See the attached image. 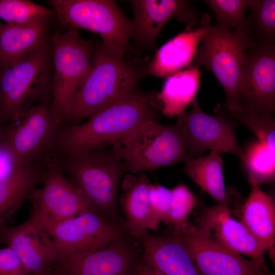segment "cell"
I'll return each instance as SVG.
<instances>
[{
	"label": "cell",
	"instance_id": "cell-1",
	"mask_svg": "<svg viewBox=\"0 0 275 275\" xmlns=\"http://www.w3.org/2000/svg\"><path fill=\"white\" fill-rule=\"evenodd\" d=\"M154 92L135 91L95 114L82 123L61 130L52 154H72L112 146L145 121L154 118Z\"/></svg>",
	"mask_w": 275,
	"mask_h": 275
},
{
	"label": "cell",
	"instance_id": "cell-2",
	"mask_svg": "<svg viewBox=\"0 0 275 275\" xmlns=\"http://www.w3.org/2000/svg\"><path fill=\"white\" fill-rule=\"evenodd\" d=\"M50 158L69 180L90 211L118 222V194L125 165L112 150L100 149Z\"/></svg>",
	"mask_w": 275,
	"mask_h": 275
},
{
	"label": "cell",
	"instance_id": "cell-3",
	"mask_svg": "<svg viewBox=\"0 0 275 275\" xmlns=\"http://www.w3.org/2000/svg\"><path fill=\"white\" fill-rule=\"evenodd\" d=\"M92 64L73 98L68 125L79 124L136 91L143 72L102 41L94 46Z\"/></svg>",
	"mask_w": 275,
	"mask_h": 275
},
{
	"label": "cell",
	"instance_id": "cell-4",
	"mask_svg": "<svg viewBox=\"0 0 275 275\" xmlns=\"http://www.w3.org/2000/svg\"><path fill=\"white\" fill-rule=\"evenodd\" d=\"M52 61L49 43L14 65L0 67V119L16 122L32 107L51 101Z\"/></svg>",
	"mask_w": 275,
	"mask_h": 275
},
{
	"label": "cell",
	"instance_id": "cell-5",
	"mask_svg": "<svg viewBox=\"0 0 275 275\" xmlns=\"http://www.w3.org/2000/svg\"><path fill=\"white\" fill-rule=\"evenodd\" d=\"M126 172L136 174L184 161L188 158L185 136L176 124L163 125L149 119L115 143L111 148Z\"/></svg>",
	"mask_w": 275,
	"mask_h": 275
},
{
	"label": "cell",
	"instance_id": "cell-6",
	"mask_svg": "<svg viewBox=\"0 0 275 275\" xmlns=\"http://www.w3.org/2000/svg\"><path fill=\"white\" fill-rule=\"evenodd\" d=\"M52 61L51 110L62 127L68 125L71 107L77 90L92 69L94 44L78 30L54 32L50 37Z\"/></svg>",
	"mask_w": 275,
	"mask_h": 275
},
{
	"label": "cell",
	"instance_id": "cell-7",
	"mask_svg": "<svg viewBox=\"0 0 275 275\" xmlns=\"http://www.w3.org/2000/svg\"><path fill=\"white\" fill-rule=\"evenodd\" d=\"M59 23L67 30L84 29L99 35L115 52L130 48L132 21L111 0H49Z\"/></svg>",
	"mask_w": 275,
	"mask_h": 275
},
{
	"label": "cell",
	"instance_id": "cell-8",
	"mask_svg": "<svg viewBox=\"0 0 275 275\" xmlns=\"http://www.w3.org/2000/svg\"><path fill=\"white\" fill-rule=\"evenodd\" d=\"M198 47L191 66H204L212 72L226 95L222 104L229 111H241L239 95L243 57L252 43L246 35L209 25Z\"/></svg>",
	"mask_w": 275,
	"mask_h": 275
},
{
	"label": "cell",
	"instance_id": "cell-9",
	"mask_svg": "<svg viewBox=\"0 0 275 275\" xmlns=\"http://www.w3.org/2000/svg\"><path fill=\"white\" fill-rule=\"evenodd\" d=\"M51 101L39 103L19 121L3 128L1 146L8 153L14 171L46 161L52 154L63 128L56 121Z\"/></svg>",
	"mask_w": 275,
	"mask_h": 275
},
{
	"label": "cell",
	"instance_id": "cell-10",
	"mask_svg": "<svg viewBox=\"0 0 275 275\" xmlns=\"http://www.w3.org/2000/svg\"><path fill=\"white\" fill-rule=\"evenodd\" d=\"M215 112V115L206 114L196 99L191 104V108L179 116L176 124L185 136L187 159L198 157L210 150L219 154H233L243 162L244 152L237 140L234 122L220 104L216 105Z\"/></svg>",
	"mask_w": 275,
	"mask_h": 275
},
{
	"label": "cell",
	"instance_id": "cell-11",
	"mask_svg": "<svg viewBox=\"0 0 275 275\" xmlns=\"http://www.w3.org/2000/svg\"><path fill=\"white\" fill-rule=\"evenodd\" d=\"M170 233L184 244L200 275H273L264 258L248 259L204 235L191 224Z\"/></svg>",
	"mask_w": 275,
	"mask_h": 275
},
{
	"label": "cell",
	"instance_id": "cell-12",
	"mask_svg": "<svg viewBox=\"0 0 275 275\" xmlns=\"http://www.w3.org/2000/svg\"><path fill=\"white\" fill-rule=\"evenodd\" d=\"M42 186L30 198L31 214L49 232L58 224L90 211L77 190L56 162H45Z\"/></svg>",
	"mask_w": 275,
	"mask_h": 275
},
{
	"label": "cell",
	"instance_id": "cell-13",
	"mask_svg": "<svg viewBox=\"0 0 275 275\" xmlns=\"http://www.w3.org/2000/svg\"><path fill=\"white\" fill-rule=\"evenodd\" d=\"M49 233L58 261L102 248L124 234L118 222L91 211L58 224Z\"/></svg>",
	"mask_w": 275,
	"mask_h": 275
},
{
	"label": "cell",
	"instance_id": "cell-14",
	"mask_svg": "<svg viewBox=\"0 0 275 275\" xmlns=\"http://www.w3.org/2000/svg\"><path fill=\"white\" fill-rule=\"evenodd\" d=\"M241 109L273 116L275 43H251L245 49L239 95Z\"/></svg>",
	"mask_w": 275,
	"mask_h": 275
},
{
	"label": "cell",
	"instance_id": "cell-15",
	"mask_svg": "<svg viewBox=\"0 0 275 275\" xmlns=\"http://www.w3.org/2000/svg\"><path fill=\"white\" fill-rule=\"evenodd\" d=\"M0 240L17 254L31 275H50L58 261L50 233L32 216L22 224L5 226Z\"/></svg>",
	"mask_w": 275,
	"mask_h": 275
},
{
	"label": "cell",
	"instance_id": "cell-16",
	"mask_svg": "<svg viewBox=\"0 0 275 275\" xmlns=\"http://www.w3.org/2000/svg\"><path fill=\"white\" fill-rule=\"evenodd\" d=\"M135 258L124 234L105 246L58 261L54 275H131Z\"/></svg>",
	"mask_w": 275,
	"mask_h": 275
},
{
	"label": "cell",
	"instance_id": "cell-17",
	"mask_svg": "<svg viewBox=\"0 0 275 275\" xmlns=\"http://www.w3.org/2000/svg\"><path fill=\"white\" fill-rule=\"evenodd\" d=\"M134 19L132 38L140 44L153 46L160 32L168 22L176 17L178 21L194 26L201 15L187 1L132 0Z\"/></svg>",
	"mask_w": 275,
	"mask_h": 275
},
{
	"label": "cell",
	"instance_id": "cell-18",
	"mask_svg": "<svg viewBox=\"0 0 275 275\" xmlns=\"http://www.w3.org/2000/svg\"><path fill=\"white\" fill-rule=\"evenodd\" d=\"M227 202L205 208L198 219L197 229L221 245L251 259L264 258L267 251L241 221L232 216Z\"/></svg>",
	"mask_w": 275,
	"mask_h": 275
},
{
	"label": "cell",
	"instance_id": "cell-19",
	"mask_svg": "<svg viewBox=\"0 0 275 275\" xmlns=\"http://www.w3.org/2000/svg\"><path fill=\"white\" fill-rule=\"evenodd\" d=\"M209 22V16L202 14L197 25L187 26L183 32L166 42L155 53L146 73L167 78L190 66Z\"/></svg>",
	"mask_w": 275,
	"mask_h": 275
},
{
	"label": "cell",
	"instance_id": "cell-20",
	"mask_svg": "<svg viewBox=\"0 0 275 275\" xmlns=\"http://www.w3.org/2000/svg\"><path fill=\"white\" fill-rule=\"evenodd\" d=\"M138 240L143 262L157 275H200L184 244L170 232L155 235L148 231Z\"/></svg>",
	"mask_w": 275,
	"mask_h": 275
},
{
	"label": "cell",
	"instance_id": "cell-21",
	"mask_svg": "<svg viewBox=\"0 0 275 275\" xmlns=\"http://www.w3.org/2000/svg\"><path fill=\"white\" fill-rule=\"evenodd\" d=\"M53 17L22 24L0 21V67L12 66L49 43Z\"/></svg>",
	"mask_w": 275,
	"mask_h": 275
},
{
	"label": "cell",
	"instance_id": "cell-22",
	"mask_svg": "<svg viewBox=\"0 0 275 275\" xmlns=\"http://www.w3.org/2000/svg\"><path fill=\"white\" fill-rule=\"evenodd\" d=\"M149 181L144 174L129 173L121 182L118 199L129 234L139 239L147 232L156 230L160 222L154 216L149 197Z\"/></svg>",
	"mask_w": 275,
	"mask_h": 275
},
{
	"label": "cell",
	"instance_id": "cell-23",
	"mask_svg": "<svg viewBox=\"0 0 275 275\" xmlns=\"http://www.w3.org/2000/svg\"><path fill=\"white\" fill-rule=\"evenodd\" d=\"M240 221L267 251L274 247L275 204L260 186H252L240 210Z\"/></svg>",
	"mask_w": 275,
	"mask_h": 275
},
{
	"label": "cell",
	"instance_id": "cell-24",
	"mask_svg": "<svg viewBox=\"0 0 275 275\" xmlns=\"http://www.w3.org/2000/svg\"><path fill=\"white\" fill-rule=\"evenodd\" d=\"M45 168L43 162L16 170L8 179L0 182V230L30 199L43 179Z\"/></svg>",
	"mask_w": 275,
	"mask_h": 275
},
{
	"label": "cell",
	"instance_id": "cell-25",
	"mask_svg": "<svg viewBox=\"0 0 275 275\" xmlns=\"http://www.w3.org/2000/svg\"><path fill=\"white\" fill-rule=\"evenodd\" d=\"M200 76L199 68L190 66L167 77L157 95L165 116L179 117L192 104L200 87Z\"/></svg>",
	"mask_w": 275,
	"mask_h": 275
},
{
	"label": "cell",
	"instance_id": "cell-26",
	"mask_svg": "<svg viewBox=\"0 0 275 275\" xmlns=\"http://www.w3.org/2000/svg\"><path fill=\"white\" fill-rule=\"evenodd\" d=\"M184 172L204 191L218 203L228 202L224 180L223 159L219 154L210 151L206 155L185 161Z\"/></svg>",
	"mask_w": 275,
	"mask_h": 275
},
{
	"label": "cell",
	"instance_id": "cell-27",
	"mask_svg": "<svg viewBox=\"0 0 275 275\" xmlns=\"http://www.w3.org/2000/svg\"><path fill=\"white\" fill-rule=\"evenodd\" d=\"M247 36L253 44L275 43V1L250 0Z\"/></svg>",
	"mask_w": 275,
	"mask_h": 275
},
{
	"label": "cell",
	"instance_id": "cell-28",
	"mask_svg": "<svg viewBox=\"0 0 275 275\" xmlns=\"http://www.w3.org/2000/svg\"><path fill=\"white\" fill-rule=\"evenodd\" d=\"M244 152L243 162L251 185L272 182L275 178V149L257 140Z\"/></svg>",
	"mask_w": 275,
	"mask_h": 275
},
{
	"label": "cell",
	"instance_id": "cell-29",
	"mask_svg": "<svg viewBox=\"0 0 275 275\" xmlns=\"http://www.w3.org/2000/svg\"><path fill=\"white\" fill-rule=\"evenodd\" d=\"M203 2L215 14V28L247 35L248 22L245 12L250 0H205Z\"/></svg>",
	"mask_w": 275,
	"mask_h": 275
},
{
	"label": "cell",
	"instance_id": "cell-30",
	"mask_svg": "<svg viewBox=\"0 0 275 275\" xmlns=\"http://www.w3.org/2000/svg\"><path fill=\"white\" fill-rule=\"evenodd\" d=\"M54 16L51 8L29 0H0V19L10 24H22Z\"/></svg>",
	"mask_w": 275,
	"mask_h": 275
},
{
	"label": "cell",
	"instance_id": "cell-31",
	"mask_svg": "<svg viewBox=\"0 0 275 275\" xmlns=\"http://www.w3.org/2000/svg\"><path fill=\"white\" fill-rule=\"evenodd\" d=\"M221 107L232 119L237 121L253 132L258 140L275 149V122L273 116H266L252 109L229 111Z\"/></svg>",
	"mask_w": 275,
	"mask_h": 275
},
{
	"label": "cell",
	"instance_id": "cell-32",
	"mask_svg": "<svg viewBox=\"0 0 275 275\" xmlns=\"http://www.w3.org/2000/svg\"><path fill=\"white\" fill-rule=\"evenodd\" d=\"M196 203V197L185 184L176 185L171 189L169 210L163 223L172 229L186 225Z\"/></svg>",
	"mask_w": 275,
	"mask_h": 275
},
{
	"label": "cell",
	"instance_id": "cell-33",
	"mask_svg": "<svg viewBox=\"0 0 275 275\" xmlns=\"http://www.w3.org/2000/svg\"><path fill=\"white\" fill-rule=\"evenodd\" d=\"M149 197L154 216L160 223L163 222L169 210L171 189L158 183H150Z\"/></svg>",
	"mask_w": 275,
	"mask_h": 275
},
{
	"label": "cell",
	"instance_id": "cell-34",
	"mask_svg": "<svg viewBox=\"0 0 275 275\" xmlns=\"http://www.w3.org/2000/svg\"><path fill=\"white\" fill-rule=\"evenodd\" d=\"M0 275H31L11 248L0 249Z\"/></svg>",
	"mask_w": 275,
	"mask_h": 275
},
{
	"label": "cell",
	"instance_id": "cell-35",
	"mask_svg": "<svg viewBox=\"0 0 275 275\" xmlns=\"http://www.w3.org/2000/svg\"><path fill=\"white\" fill-rule=\"evenodd\" d=\"M15 171L10 156L0 146V182L9 178Z\"/></svg>",
	"mask_w": 275,
	"mask_h": 275
},
{
	"label": "cell",
	"instance_id": "cell-36",
	"mask_svg": "<svg viewBox=\"0 0 275 275\" xmlns=\"http://www.w3.org/2000/svg\"><path fill=\"white\" fill-rule=\"evenodd\" d=\"M131 275H157L144 262L136 265L133 269Z\"/></svg>",
	"mask_w": 275,
	"mask_h": 275
},
{
	"label": "cell",
	"instance_id": "cell-37",
	"mask_svg": "<svg viewBox=\"0 0 275 275\" xmlns=\"http://www.w3.org/2000/svg\"><path fill=\"white\" fill-rule=\"evenodd\" d=\"M2 123V121L1 119H0V140H1V136H2V133H3V128L2 127V126H1Z\"/></svg>",
	"mask_w": 275,
	"mask_h": 275
}]
</instances>
